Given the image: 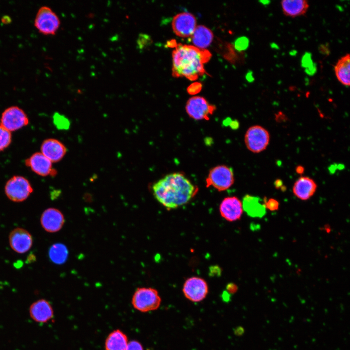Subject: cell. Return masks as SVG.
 I'll return each mask as SVG.
<instances>
[{"label": "cell", "mask_w": 350, "mask_h": 350, "mask_svg": "<svg viewBox=\"0 0 350 350\" xmlns=\"http://www.w3.org/2000/svg\"><path fill=\"white\" fill-rule=\"evenodd\" d=\"M126 335L120 330H115L107 336L105 341V350H126L128 344Z\"/></svg>", "instance_id": "23"}, {"label": "cell", "mask_w": 350, "mask_h": 350, "mask_svg": "<svg viewBox=\"0 0 350 350\" xmlns=\"http://www.w3.org/2000/svg\"><path fill=\"white\" fill-rule=\"evenodd\" d=\"M202 88V85L200 83L194 82L188 87L187 92L191 95L196 94L201 91Z\"/></svg>", "instance_id": "30"}, {"label": "cell", "mask_w": 350, "mask_h": 350, "mask_svg": "<svg viewBox=\"0 0 350 350\" xmlns=\"http://www.w3.org/2000/svg\"><path fill=\"white\" fill-rule=\"evenodd\" d=\"M274 184L277 189L282 188L283 187L282 186V182L280 179L276 180Z\"/></svg>", "instance_id": "34"}, {"label": "cell", "mask_w": 350, "mask_h": 350, "mask_svg": "<svg viewBox=\"0 0 350 350\" xmlns=\"http://www.w3.org/2000/svg\"><path fill=\"white\" fill-rule=\"evenodd\" d=\"M152 189L157 200L168 210L187 204L198 191L197 186L179 172L167 175L156 182Z\"/></svg>", "instance_id": "1"}, {"label": "cell", "mask_w": 350, "mask_h": 350, "mask_svg": "<svg viewBox=\"0 0 350 350\" xmlns=\"http://www.w3.org/2000/svg\"><path fill=\"white\" fill-rule=\"evenodd\" d=\"M185 109L187 114L193 120H209L216 107L203 97L193 96L187 101Z\"/></svg>", "instance_id": "8"}, {"label": "cell", "mask_w": 350, "mask_h": 350, "mask_svg": "<svg viewBox=\"0 0 350 350\" xmlns=\"http://www.w3.org/2000/svg\"><path fill=\"white\" fill-rule=\"evenodd\" d=\"M161 299L158 291L151 287H139L132 298L133 307L141 312H148L158 308Z\"/></svg>", "instance_id": "3"}, {"label": "cell", "mask_w": 350, "mask_h": 350, "mask_svg": "<svg viewBox=\"0 0 350 350\" xmlns=\"http://www.w3.org/2000/svg\"><path fill=\"white\" fill-rule=\"evenodd\" d=\"M264 204L265 208L271 211H274L279 209V203L274 198H271L268 200L265 198L264 199Z\"/></svg>", "instance_id": "29"}, {"label": "cell", "mask_w": 350, "mask_h": 350, "mask_svg": "<svg viewBox=\"0 0 350 350\" xmlns=\"http://www.w3.org/2000/svg\"><path fill=\"white\" fill-rule=\"evenodd\" d=\"M65 221V217L62 212L54 208L45 210L40 217V223L42 228L50 233L59 231L63 227Z\"/></svg>", "instance_id": "14"}, {"label": "cell", "mask_w": 350, "mask_h": 350, "mask_svg": "<svg viewBox=\"0 0 350 350\" xmlns=\"http://www.w3.org/2000/svg\"><path fill=\"white\" fill-rule=\"evenodd\" d=\"M280 4L284 15L291 18L305 15L309 7L306 0H283Z\"/></svg>", "instance_id": "19"}, {"label": "cell", "mask_w": 350, "mask_h": 350, "mask_svg": "<svg viewBox=\"0 0 350 350\" xmlns=\"http://www.w3.org/2000/svg\"><path fill=\"white\" fill-rule=\"evenodd\" d=\"M137 42L140 49H142L151 44L152 41L151 37L149 35L140 34L138 37Z\"/></svg>", "instance_id": "27"}, {"label": "cell", "mask_w": 350, "mask_h": 350, "mask_svg": "<svg viewBox=\"0 0 350 350\" xmlns=\"http://www.w3.org/2000/svg\"><path fill=\"white\" fill-rule=\"evenodd\" d=\"M269 132L259 125L250 126L245 135V142L246 148L251 152L259 153L264 151L270 141Z\"/></svg>", "instance_id": "6"}, {"label": "cell", "mask_w": 350, "mask_h": 350, "mask_svg": "<svg viewBox=\"0 0 350 350\" xmlns=\"http://www.w3.org/2000/svg\"><path fill=\"white\" fill-rule=\"evenodd\" d=\"M227 290L229 294H234L237 291V286L234 283H229L227 285Z\"/></svg>", "instance_id": "32"}, {"label": "cell", "mask_w": 350, "mask_h": 350, "mask_svg": "<svg viewBox=\"0 0 350 350\" xmlns=\"http://www.w3.org/2000/svg\"><path fill=\"white\" fill-rule=\"evenodd\" d=\"M25 164L36 174L42 176H54L56 170L52 168V162L41 152H36L26 159Z\"/></svg>", "instance_id": "12"}, {"label": "cell", "mask_w": 350, "mask_h": 350, "mask_svg": "<svg viewBox=\"0 0 350 350\" xmlns=\"http://www.w3.org/2000/svg\"><path fill=\"white\" fill-rule=\"evenodd\" d=\"M334 72L338 81L343 85H350V56L347 53L341 57L334 66Z\"/></svg>", "instance_id": "22"}, {"label": "cell", "mask_w": 350, "mask_h": 350, "mask_svg": "<svg viewBox=\"0 0 350 350\" xmlns=\"http://www.w3.org/2000/svg\"><path fill=\"white\" fill-rule=\"evenodd\" d=\"M12 140L11 132L0 124V152L9 146Z\"/></svg>", "instance_id": "26"}, {"label": "cell", "mask_w": 350, "mask_h": 350, "mask_svg": "<svg viewBox=\"0 0 350 350\" xmlns=\"http://www.w3.org/2000/svg\"><path fill=\"white\" fill-rule=\"evenodd\" d=\"M243 209L250 216L261 218L266 213V208L264 203L261 202L260 199L255 196L246 195L243 198Z\"/></svg>", "instance_id": "21"}, {"label": "cell", "mask_w": 350, "mask_h": 350, "mask_svg": "<svg viewBox=\"0 0 350 350\" xmlns=\"http://www.w3.org/2000/svg\"><path fill=\"white\" fill-rule=\"evenodd\" d=\"M243 210L242 202L235 196L225 197L222 201L219 207L222 217L229 222L239 220L242 215Z\"/></svg>", "instance_id": "15"}, {"label": "cell", "mask_w": 350, "mask_h": 350, "mask_svg": "<svg viewBox=\"0 0 350 350\" xmlns=\"http://www.w3.org/2000/svg\"><path fill=\"white\" fill-rule=\"evenodd\" d=\"M9 244L11 248L17 253L22 254L28 251L33 245V238L26 229L17 228L10 233Z\"/></svg>", "instance_id": "13"}, {"label": "cell", "mask_w": 350, "mask_h": 350, "mask_svg": "<svg viewBox=\"0 0 350 350\" xmlns=\"http://www.w3.org/2000/svg\"><path fill=\"white\" fill-rule=\"evenodd\" d=\"M126 350H144L141 343L136 340L128 342Z\"/></svg>", "instance_id": "31"}, {"label": "cell", "mask_w": 350, "mask_h": 350, "mask_svg": "<svg viewBox=\"0 0 350 350\" xmlns=\"http://www.w3.org/2000/svg\"><path fill=\"white\" fill-rule=\"evenodd\" d=\"M209 292V287L205 280L197 277L187 279L183 286L185 297L192 302H198L205 299Z\"/></svg>", "instance_id": "10"}, {"label": "cell", "mask_w": 350, "mask_h": 350, "mask_svg": "<svg viewBox=\"0 0 350 350\" xmlns=\"http://www.w3.org/2000/svg\"><path fill=\"white\" fill-rule=\"evenodd\" d=\"M172 52V76L194 81L206 73L204 67L211 57L206 49L190 45L177 44Z\"/></svg>", "instance_id": "2"}, {"label": "cell", "mask_w": 350, "mask_h": 350, "mask_svg": "<svg viewBox=\"0 0 350 350\" xmlns=\"http://www.w3.org/2000/svg\"><path fill=\"white\" fill-rule=\"evenodd\" d=\"M249 44L248 39L245 37H241L236 40L234 44V47L238 51H242L245 50Z\"/></svg>", "instance_id": "28"}, {"label": "cell", "mask_w": 350, "mask_h": 350, "mask_svg": "<svg viewBox=\"0 0 350 350\" xmlns=\"http://www.w3.org/2000/svg\"><path fill=\"white\" fill-rule=\"evenodd\" d=\"M0 121V124L10 132L19 129L29 122L25 112L17 106L6 108L2 113Z\"/></svg>", "instance_id": "9"}, {"label": "cell", "mask_w": 350, "mask_h": 350, "mask_svg": "<svg viewBox=\"0 0 350 350\" xmlns=\"http://www.w3.org/2000/svg\"><path fill=\"white\" fill-rule=\"evenodd\" d=\"M33 191L30 182L25 177L15 175L6 182L4 192L12 201L20 202L27 199Z\"/></svg>", "instance_id": "4"}, {"label": "cell", "mask_w": 350, "mask_h": 350, "mask_svg": "<svg viewBox=\"0 0 350 350\" xmlns=\"http://www.w3.org/2000/svg\"><path fill=\"white\" fill-rule=\"evenodd\" d=\"M50 260L54 263L61 264L64 263L68 257V250L67 247L61 243H56L52 245L49 251Z\"/></svg>", "instance_id": "24"}, {"label": "cell", "mask_w": 350, "mask_h": 350, "mask_svg": "<svg viewBox=\"0 0 350 350\" xmlns=\"http://www.w3.org/2000/svg\"><path fill=\"white\" fill-rule=\"evenodd\" d=\"M67 152L66 146L55 139H48L42 142L41 153L52 163L61 160Z\"/></svg>", "instance_id": "17"}, {"label": "cell", "mask_w": 350, "mask_h": 350, "mask_svg": "<svg viewBox=\"0 0 350 350\" xmlns=\"http://www.w3.org/2000/svg\"><path fill=\"white\" fill-rule=\"evenodd\" d=\"M296 172L299 175H302L304 172V168L300 165H298L296 168Z\"/></svg>", "instance_id": "33"}, {"label": "cell", "mask_w": 350, "mask_h": 350, "mask_svg": "<svg viewBox=\"0 0 350 350\" xmlns=\"http://www.w3.org/2000/svg\"><path fill=\"white\" fill-rule=\"evenodd\" d=\"M317 186L312 178L308 176H301L295 182L293 192L298 199L306 200L315 193Z\"/></svg>", "instance_id": "18"}, {"label": "cell", "mask_w": 350, "mask_h": 350, "mask_svg": "<svg viewBox=\"0 0 350 350\" xmlns=\"http://www.w3.org/2000/svg\"><path fill=\"white\" fill-rule=\"evenodd\" d=\"M29 314L32 319L36 322L44 323L53 317V310L48 301L41 299L31 305Z\"/></svg>", "instance_id": "16"}, {"label": "cell", "mask_w": 350, "mask_h": 350, "mask_svg": "<svg viewBox=\"0 0 350 350\" xmlns=\"http://www.w3.org/2000/svg\"><path fill=\"white\" fill-rule=\"evenodd\" d=\"M35 26L38 31L45 35H53L60 25V19L52 10L48 6L40 7L37 11Z\"/></svg>", "instance_id": "7"}, {"label": "cell", "mask_w": 350, "mask_h": 350, "mask_svg": "<svg viewBox=\"0 0 350 350\" xmlns=\"http://www.w3.org/2000/svg\"><path fill=\"white\" fill-rule=\"evenodd\" d=\"M53 122L56 127L59 130H67L69 128L70 122L65 116L56 112L54 113Z\"/></svg>", "instance_id": "25"}, {"label": "cell", "mask_w": 350, "mask_h": 350, "mask_svg": "<svg viewBox=\"0 0 350 350\" xmlns=\"http://www.w3.org/2000/svg\"><path fill=\"white\" fill-rule=\"evenodd\" d=\"M172 26L177 36L189 37L192 35L196 27V20L195 17L190 13H180L174 17Z\"/></svg>", "instance_id": "11"}, {"label": "cell", "mask_w": 350, "mask_h": 350, "mask_svg": "<svg viewBox=\"0 0 350 350\" xmlns=\"http://www.w3.org/2000/svg\"><path fill=\"white\" fill-rule=\"evenodd\" d=\"M234 182L232 168L225 165H220L210 171L206 178V187L212 186L219 191H224L229 188Z\"/></svg>", "instance_id": "5"}, {"label": "cell", "mask_w": 350, "mask_h": 350, "mask_svg": "<svg viewBox=\"0 0 350 350\" xmlns=\"http://www.w3.org/2000/svg\"><path fill=\"white\" fill-rule=\"evenodd\" d=\"M213 38L212 31L208 27L201 25L196 27L192 35V41L195 47L203 50L210 45Z\"/></svg>", "instance_id": "20"}]
</instances>
